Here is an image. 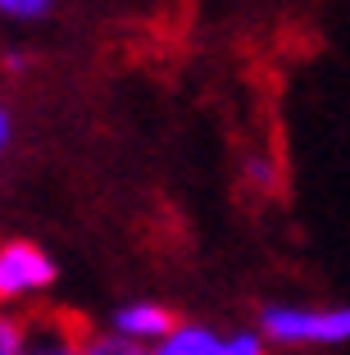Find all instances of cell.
Returning <instances> with one entry per match:
<instances>
[{"label": "cell", "mask_w": 350, "mask_h": 355, "mask_svg": "<svg viewBox=\"0 0 350 355\" xmlns=\"http://www.w3.org/2000/svg\"><path fill=\"white\" fill-rule=\"evenodd\" d=\"M255 328L273 351H337L350 346V301H268Z\"/></svg>", "instance_id": "cell-1"}, {"label": "cell", "mask_w": 350, "mask_h": 355, "mask_svg": "<svg viewBox=\"0 0 350 355\" xmlns=\"http://www.w3.org/2000/svg\"><path fill=\"white\" fill-rule=\"evenodd\" d=\"M55 282H60V264L42 241H28V237L0 241V310L5 314L46 310Z\"/></svg>", "instance_id": "cell-2"}, {"label": "cell", "mask_w": 350, "mask_h": 355, "mask_svg": "<svg viewBox=\"0 0 350 355\" xmlns=\"http://www.w3.org/2000/svg\"><path fill=\"white\" fill-rule=\"evenodd\" d=\"M177 324H182V314H177L173 305L155 301V296H132V301L114 305L110 319H105V328H110L114 337H123L128 346H137V351H155Z\"/></svg>", "instance_id": "cell-3"}, {"label": "cell", "mask_w": 350, "mask_h": 355, "mask_svg": "<svg viewBox=\"0 0 350 355\" xmlns=\"http://www.w3.org/2000/svg\"><path fill=\"white\" fill-rule=\"evenodd\" d=\"M28 337H23V355H78L87 324L69 310H32L23 314Z\"/></svg>", "instance_id": "cell-4"}, {"label": "cell", "mask_w": 350, "mask_h": 355, "mask_svg": "<svg viewBox=\"0 0 350 355\" xmlns=\"http://www.w3.org/2000/svg\"><path fill=\"white\" fill-rule=\"evenodd\" d=\"M218 346V328L214 324H200V319H182L164 342L146 355H214Z\"/></svg>", "instance_id": "cell-5"}, {"label": "cell", "mask_w": 350, "mask_h": 355, "mask_svg": "<svg viewBox=\"0 0 350 355\" xmlns=\"http://www.w3.org/2000/svg\"><path fill=\"white\" fill-rule=\"evenodd\" d=\"M214 355H273V346L259 328H227V333H218Z\"/></svg>", "instance_id": "cell-6"}, {"label": "cell", "mask_w": 350, "mask_h": 355, "mask_svg": "<svg viewBox=\"0 0 350 355\" xmlns=\"http://www.w3.org/2000/svg\"><path fill=\"white\" fill-rule=\"evenodd\" d=\"M78 355H146V351H137V346H128L123 337H114L110 328H91L87 324V333H82V346H78Z\"/></svg>", "instance_id": "cell-7"}, {"label": "cell", "mask_w": 350, "mask_h": 355, "mask_svg": "<svg viewBox=\"0 0 350 355\" xmlns=\"http://www.w3.org/2000/svg\"><path fill=\"white\" fill-rule=\"evenodd\" d=\"M60 0H0V19L5 23H37L55 10Z\"/></svg>", "instance_id": "cell-8"}, {"label": "cell", "mask_w": 350, "mask_h": 355, "mask_svg": "<svg viewBox=\"0 0 350 355\" xmlns=\"http://www.w3.org/2000/svg\"><path fill=\"white\" fill-rule=\"evenodd\" d=\"M23 337H28L23 314H5L0 310V355H23Z\"/></svg>", "instance_id": "cell-9"}, {"label": "cell", "mask_w": 350, "mask_h": 355, "mask_svg": "<svg viewBox=\"0 0 350 355\" xmlns=\"http://www.w3.org/2000/svg\"><path fill=\"white\" fill-rule=\"evenodd\" d=\"M14 146V114H10V105H0V159L10 155Z\"/></svg>", "instance_id": "cell-10"}]
</instances>
